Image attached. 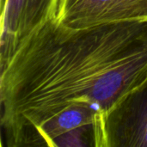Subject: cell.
Returning a JSON list of instances; mask_svg holds the SVG:
<instances>
[{"label": "cell", "instance_id": "cell-1", "mask_svg": "<svg viewBox=\"0 0 147 147\" xmlns=\"http://www.w3.org/2000/svg\"><path fill=\"white\" fill-rule=\"evenodd\" d=\"M0 71L3 145L30 146L40 125L84 104L97 115L96 147H103L109 112L147 78V22L72 28L56 16Z\"/></svg>", "mask_w": 147, "mask_h": 147}, {"label": "cell", "instance_id": "cell-2", "mask_svg": "<svg viewBox=\"0 0 147 147\" xmlns=\"http://www.w3.org/2000/svg\"><path fill=\"white\" fill-rule=\"evenodd\" d=\"M59 0H1L0 70L22 42L57 16Z\"/></svg>", "mask_w": 147, "mask_h": 147}, {"label": "cell", "instance_id": "cell-3", "mask_svg": "<svg viewBox=\"0 0 147 147\" xmlns=\"http://www.w3.org/2000/svg\"><path fill=\"white\" fill-rule=\"evenodd\" d=\"M57 19L72 28L147 22V0H59Z\"/></svg>", "mask_w": 147, "mask_h": 147}, {"label": "cell", "instance_id": "cell-4", "mask_svg": "<svg viewBox=\"0 0 147 147\" xmlns=\"http://www.w3.org/2000/svg\"><path fill=\"white\" fill-rule=\"evenodd\" d=\"M103 147H147V78L109 112Z\"/></svg>", "mask_w": 147, "mask_h": 147}, {"label": "cell", "instance_id": "cell-5", "mask_svg": "<svg viewBox=\"0 0 147 147\" xmlns=\"http://www.w3.org/2000/svg\"><path fill=\"white\" fill-rule=\"evenodd\" d=\"M98 119L96 112L89 106L74 104L59 112L40 125L34 134L30 146H50L56 137L87 125L97 126Z\"/></svg>", "mask_w": 147, "mask_h": 147}, {"label": "cell", "instance_id": "cell-6", "mask_svg": "<svg viewBox=\"0 0 147 147\" xmlns=\"http://www.w3.org/2000/svg\"><path fill=\"white\" fill-rule=\"evenodd\" d=\"M52 147H96L94 125H87L66 132L51 142Z\"/></svg>", "mask_w": 147, "mask_h": 147}]
</instances>
